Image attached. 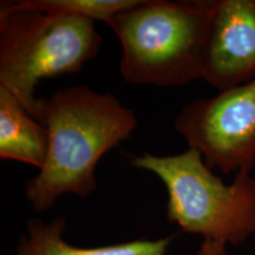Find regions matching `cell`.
Instances as JSON below:
<instances>
[{"label": "cell", "instance_id": "1", "mask_svg": "<svg viewBox=\"0 0 255 255\" xmlns=\"http://www.w3.org/2000/svg\"><path fill=\"white\" fill-rule=\"evenodd\" d=\"M37 121L49 130L45 163L25 186L36 212H45L60 196L87 197L97 189L96 167L108 151L131 136L136 114L116 96L78 85L41 98Z\"/></svg>", "mask_w": 255, "mask_h": 255}, {"label": "cell", "instance_id": "2", "mask_svg": "<svg viewBox=\"0 0 255 255\" xmlns=\"http://www.w3.org/2000/svg\"><path fill=\"white\" fill-rule=\"evenodd\" d=\"M215 0H139L109 26L122 47L120 72L133 85L180 87L202 79Z\"/></svg>", "mask_w": 255, "mask_h": 255}, {"label": "cell", "instance_id": "3", "mask_svg": "<svg viewBox=\"0 0 255 255\" xmlns=\"http://www.w3.org/2000/svg\"><path fill=\"white\" fill-rule=\"evenodd\" d=\"M103 38L95 20L52 14L15 1L0 5V87L37 120L38 83L77 73L100 52Z\"/></svg>", "mask_w": 255, "mask_h": 255}, {"label": "cell", "instance_id": "4", "mask_svg": "<svg viewBox=\"0 0 255 255\" xmlns=\"http://www.w3.org/2000/svg\"><path fill=\"white\" fill-rule=\"evenodd\" d=\"M130 161L162 181L168 221L184 233L225 245L244 244L255 234V177L250 171H239L227 184L190 148L169 156L143 152Z\"/></svg>", "mask_w": 255, "mask_h": 255}, {"label": "cell", "instance_id": "5", "mask_svg": "<svg viewBox=\"0 0 255 255\" xmlns=\"http://www.w3.org/2000/svg\"><path fill=\"white\" fill-rule=\"evenodd\" d=\"M175 129L188 148L196 149L210 169L223 174L255 167V78L197 98L175 119Z\"/></svg>", "mask_w": 255, "mask_h": 255}, {"label": "cell", "instance_id": "6", "mask_svg": "<svg viewBox=\"0 0 255 255\" xmlns=\"http://www.w3.org/2000/svg\"><path fill=\"white\" fill-rule=\"evenodd\" d=\"M255 78V0H215L202 79L223 91Z\"/></svg>", "mask_w": 255, "mask_h": 255}, {"label": "cell", "instance_id": "7", "mask_svg": "<svg viewBox=\"0 0 255 255\" xmlns=\"http://www.w3.org/2000/svg\"><path fill=\"white\" fill-rule=\"evenodd\" d=\"M66 221L63 216L50 222L31 219L27 235L21 237L15 255H168L173 238L133 240L101 247H77L64 240Z\"/></svg>", "mask_w": 255, "mask_h": 255}, {"label": "cell", "instance_id": "8", "mask_svg": "<svg viewBox=\"0 0 255 255\" xmlns=\"http://www.w3.org/2000/svg\"><path fill=\"white\" fill-rule=\"evenodd\" d=\"M49 130L31 116L19 101L0 87V158L38 168L45 163Z\"/></svg>", "mask_w": 255, "mask_h": 255}, {"label": "cell", "instance_id": "9", "mask_svg": "<svg viewBox=\"0 0 255 255\" xmlns=\"http://www.w3.org/2000/svg\"><path fill=\"white\" fill-rule=\"evenodd\" d=\"M26 7L52 14L75 15L109 23L120 12L138 4L139 0H18Z\"/></svg>", "mask_w": 255, "mask_h": 255}, {"label": "cell", "instance_id": "10", "mask_svg": "<svg viewBox=\"0 0 255 255\" xmlns=\"http://www.w3.org/2000/svg\"><path fill=\"white\" fill-rule=\"evenodd\" d=\"M197 255H227V245L218 241L203 240Z\"/></svg>", "mask_w": 255, "mask_h": 255}]
</instances>
